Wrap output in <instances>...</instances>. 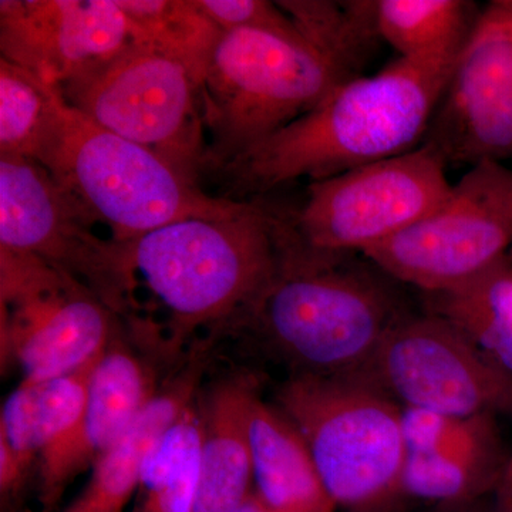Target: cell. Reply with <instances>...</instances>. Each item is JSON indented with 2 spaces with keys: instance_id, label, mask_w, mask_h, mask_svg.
<instances>
[{
  "instance_id": "obj_1",
  "label": "cell",
  "mask_w": 512,
  "mask_h": 512,
  "mask_svg": "<svg viewBox=\"0 0 512 512\" xmlns=\"http://www.w3.org/2000/svg\"><path fill=\"white\" fill-rule=\"evenodd\" d=\"M458 56L397 57L339 84L318 106L214 174L231 194L262 195L402 156L423 143ZM210 174V175H211Z\"/></svg>"
},
{
  "instance_id": "obj_2",
  "label": "cell",
  "mask_w": 512,
  "mask_h": 512,
  "mask_svg": "<svg viewBox=\"0 0 512 512\" xmlns=\"http://www.w3.org/2000/svg\"><path fill=\"white\" fill-rule=\"evenodd\" d=\"M303 247L284 214L275 274L227 326H249L298 372L359 375L407 313L387 275Z\"/></svg>"
},
{
  "instance_id": "obj_3",
  "label": "cell",
  "mask_w": 512,
  "mask_h": 512,
  "mask_svg": "<svg viewBox=\"0 0 512 512\" xmlns=\"http://www.w3.org/2000/svg\"><path fill=\"white\" fill-rule=\"evenodd\" d=\"M282 210L252 198L225 218H187L127 242L136 293L163 309L171 343L222 328L275 274Z\"/></svg>"
},
{
  "instance_id": "obj_4",
  "label": "cell",
  "mask_w": 512,
  "mask_h": 512,
  "mask_svg": "<svg viewBox=\"0 0 512 512\" xmlns=\"http://www.w3.org/2000/svg\"><path fill=\"white\" fill-rule=\"evenodd\" d=\"M90 224L127 244L187 218H225L248 200L211 197L200 184L133 141L100 127L63 100L35 158Z\"/></svg>"
},
{
  "instance_id": "obj_5",
  "label": "cell",
  "mask_w": 512,
  "mask_h": 512,
  "mask_svg": "<svg viewBox=\"0 0 512 512\" xmlns=\"http://www.w3.org/2000/svg\"><path fill=\"white\" fill-rule=\"evenodd\" d=\"M348 80L305 40L222 32L202 83L208 141L201 175L274 136Z\"/></svg>"
},
{
  "instance_id": "obj_6",
  "label": "cell",
  "mask_w": 512,
  "mask_h": 512,
  "mask_svg": "<svg viewBox=\"0 0 512 512\" xmlns=\"http://www.w3.org/2000/svg\"><path fill=\"white\" fill-rule=\"evenodd\" d=\"M276 400L336 507L370 510L403 495V409L375 384L355 375H293Z\"/></svg>"
},
{
  "instance_id": "obj_7",
  "label": "cell",
  "mask_w": 512,
  "mask_h": 512,
  "mask_svg": "<svg viewBox=\"0 0 512 512\" xmlns=\"http://www.w3.org/2000/svg\"><path fill=\"white\" fill-rule=\"evenodd\" d=\"M204 77L180 57L133 45L64 86L62 94L100 127L147 148L198 183L208 141L202 117Z\"/></svg>"
},
{
  "instance_id": "obj_8",
  "label": "cell",
  "mask_w": 512,
  "mask_h": 512,
  "mask_svg": "<svg viewBox=\"0 0 512 512\" xmlns=\"http://www.w3.org/2000/svg\"><path fill=\"white\" fill-rule=\"evenodd\" d=\"M121 318L96 293L36 256L0 247L2 363L22 382L70 375L117 339Z\"/></svg>"
},
{
  "instance_id": "obj_9",
  "label": "cell",
  "mask_w": 512,
  "mask_h": 512,
  "mask_svg": "<svg viewBox=\"0 0 512 512\" xmlns=\"http://www.w3.org/2000/svg\"><path fill=\"white\" fill-rule=\"evenodd\" d=\"M512 247V168L471 165L436 210L366 256L393 281L426 293L468 284Z\"/></svg>"
},
{
  "instance_id": "obj_10",
  "label": "cell",
  "mask_w": 512,
  "mask_h": 512,
  "mask_svg": "<svg viewBox=\"0 0 512 512\" xmlns=\"http://www.w3.org/2000/svg\"><path fill=\"white\" fill-rule=\"evenodd\" d=\"M447 163L427 144L348 173L313 181L289 221L319 254H365L436 210L451 190Z\"/></svg>"
},
{
  "instance_id": "obj_11",
  "label": "cell",
  "mask_w": 512,
  "mask_h": 512,
  "mask_svg": "<svg viewBox=\"0 0 512 512\" xmlns=\"http://www.w3.org/2000/svg\"><path fill=\"white\" fill-rule=\"evenodd\" d=\"M0 247L72 276L123 320L136 313L126 245L97 235L46 168L30 158L0 154Z\"/></svg>"
},
{
  "instance_id": "obj_12",
  "label": "cell",
  "mask_w": 512,
  "mask_h": 512,
  "mask_svg": "<svg viewBox=\"0 0 512 512\" xmlns=\"http://www.w3.org/2000/svg\"><path fill=\"white\" fill-rule=\"evenodd\" d=\"M403 409L456 417L512 412V376L436 313L404 316L359 375Z\"/></svg>"
},
{
  "instance_id": "obj_13",
  "label": "cell",
  "mask_w": 512,
  "mask_h": 512,
  "mask_svg": "<svg viewBox=\"0 0 512 512\" xmlns=\"http://www.w3.org/2000/svg\"><path fill=\"white\" fill-rule=\"evenodd\" d=\"M421 144L447 165L512 160V0L481 10Z\"/></svg>"
},
{
  "instance_id": "obj_14",
  "label": "cell",
  "mask_w": 512,
  "mask_h": 512,
  "mask_svg": "<svg viewBox=\"0 0 512 512\" xmlns=\"http://www.w3.org/2000/svg\"><path fill=\"white\" fill-rule=\"evenodd\" d=\"M134 43L116 0H2L0 55L62 92Z\"/></svg>"
},
{
  "instance_id": "obj_15",
  "label": "cell",
  "mask_w": 512,
  "mask_h": 512,
  "mask_svg": "<svg viewBox=\"0 0 512 512\" xmlns=\"http://www.w3.org/2000/svg\"><path fill=\"white\" fill-rule=\"evenodd\" d=\"M157 393L150 367L114 340L94 366L82 417L37 460L40 501L47 512L55 510L67 485L133 426Z\"/></svg>"
},
{
  "instance_id": "obj_16",
  "label": "cell",
  "mask_w": 512,
  "mask_h": 512,
  "mask_svg": "<svg viewBox=\"0 0 512 512\" xmlns=\"http://www.w3.org/2000/svg\"><path fill=\"white\" fill-rule=\"evenodd\" d=\"M247 379L222 382L201 403L200 478L195 512H235L254 490Z\"/></svg>"
},
{
  "instance_id": "obj_17",
  "label": "cell",
  "mask_w": 512,
  "mask_h": 512,
  "mask_svg": "<svg viewBox=\"0 0 512 512\" xmlns=\"http://www.w3.org/2000/svg\"><path fill=\"white\" fill-rule=\"evenodd\" d=\"M254 493L271 512H333L299 431L256 394L249 412Z\"/></svg>"
},
{
  "instance_id": "obj_18",
  "label": "cell",
  "mask_w": 512,
  "mask_h": 512,
  "mask_svg": "<svg viewBox=\"0 0 512 512\" xmlns=\"http://www.w3.org/2000/svg\"><path fill=\"white\" fill-rule=\"evenodd\" d=\"M201 369L190 367L160 390L153 402L97 460L86 488L63 512H124L136 497L151 448L181 413L194 403Z\"/></svg>"
},
{
  "instance_id": "obj_19",
  "label": "cell",
  "mask_w": 512,
  "mask_h": 512,
  "mask_svg": "<svg viewBox=\"0 0 512 512\" xmlns=\"http://www.w3.org/2000/svg\"><path fill=\"white\" fill-rule=\"evenodd\" d=\"M429 296L431 313L457 326L490 362L512 376V262L508 256L468 284Z\"/></svg>"
},
{
  "instance_id": "obj_20",
  "label": "cell",
  "mask_w": 512,
  "mask_h": 512,
  "mask_svg": "<svg viewBox=\"0 0 512 512\" xmlns=\"http://www.w3.org/2000/svg\"><path fill=\"white\" fill-rule=\"evenodd\" d=\"M480 12L464 0H376L382 40L416 59L460 55Z\"/></svg>"
},
{
  "instance_id": "obj_21",
  "label": "cell",
  "mask_w": 512,
  "mask_h": 512,
  "mask_svg": "<svg viewBox=\"0 0 512 512\" xmlns=\"http://www.w3.org/2000/svg\"><path fill=\"white\" fill-rule=\"evenodd\" d=\"M201 436L200 409L191 403L148 453L131 512H195Z\"/></svg>"
},
{
  "instance_id": "obj_22",
  "label": "cell",
  "mask_w": 512,
  "mask_h": 512,
  "mask_svg": "<svg viewBox=\"0 0 512 512\" xmlns=\"http://www.w3.org/2000/svg\"><path fill=\"white\" fill-rule=\"evenodd\" d=\"M303 40L352 80L377 40L376 0H281Z\"/></svg>"
},
{
  "instance_id": "obj_23",
  "label": "cell",
  "mask_w": 512,
  "mask_h": 512,
  "mask_svg": "<svg viewBox=\"0 0 512 512\" xmlns=\"http://www.w3.org/2000/svg\"><path fill=\"white\" fill-rule=\"evenodd\" d=\"M126 13L134 43L163 50L205 74L222 30L197 0H116Z\"/></svg>"
},
{
  "instance_id": "obj_24",
  "label": "cell",
  "mask_w": 512,
  "mask_h": 512,
  "mask_svg": "<svg viewBox=\"0 0 512 512\" xmlns=\"http://www.w3.org/2000/svg\"><path fill=\"white\" fill-rule=\"evenodd\" d=\"M63 100L57 87L0 57V154L35 160Z\"/></svg>"
},
{
  "instance_id": "obj_25",
  "label": "cell",
  "mask_w": 512,
  "mask_h": 512,
  "mask_svg": "<svg viewBox=\"0 0 512 512\" xmlns=\"http://www.w3.org/2000/svg\"><path fill=\"white\" fill-rule=\"evenodd\" d=\"M407 453L505 467L493 414L447 416L421 409H403Z\"/></svg>"
},
{
  "instance_id": "obj_26",
  "label": "cell",
  "mask_w": 512,
  "mask_h": 512,
  "mask_svg": "<svg viewBox=\"0 0 512 512\" xmlns=\"http://www.w3.org/2000/svg\"><path fill=\"white\" fill-rule=\"evenodd\" d=\"M504 471L491 464L407 453L402 494L447 505L467 504L491 485H500Z\"/></svg>"
},
{
  "instance_id": "obj_27",
  "label": "cell",
  "mask_w": 512,
  "mask_h": 512,
  "mask_svg": "<svg viewBox=\"0 0 512 512\" xmlns=\"http://www.w3.org/2000/svg\"><path fill=\"white\" fill-rule=\"evenodd\" d=\"M202 12L222 30H258L302 39L295 23L278 2L266 0H197Z\"/></svg>"
},
{
  "instance_id": "obj_28",
  "label": "cell",
  "mask_w": 512,
  "mask_h": 512,
  "mask_svg": "<svg viewBox=\"0 0 512 512\" xmlns=\"http://www.w3.org/2000/svg\"><path fill=\"white\" fill-rule=\"evenodd\" d=\"M235 512H271L266 508V505L259 500L258 495L254 493L249 494L247 501L241 505Z\"/></svg>"
},
{
  "instance_id": "obj_29",
  "label": "cell",
  "mask_w": 512,
  "mask_h": 512,
  "mask_svg": "<svg viewBox=\"0 0 512 512\" xmlns=\"http://www.w3.org/2000/svg\"><path fill=\"white\" fill-rule=\"evenodd\" d=\"M494 512H512V500L507 495L500 493L498 495V504Z\"/></svg>"
},
{
  "instance_id": "obj_30",
  "label": "cell",
  "mask_w": 512,
  "mask_h": 512,
  "mask_svg": "<svg viewBox=\"0 0 512 512\" xmlns=\"http://www.w3.org/2000/svg\"><path fill=\"white\" fill-rule=\"evenodd\" d=\"M500 493L507 495L512 500V480H501Z\"/></svg>"
},
{
  "instance_id": "obj_31",
  "label": "cell",
  "mask_w": 512,
  "mask_h": 512,
  "mask_svg": "<svg viewBox=\"0 0 512 512\" xmlns=\"http://www.w3.org/2000/svg\"><path fill=\"white\" fill-rule=\"evenodd\" d=\"M446 512H473L468 510L467 504L450 505V510Z\"/></svg>"
},
{
  "instance_id": "obj_32",
  "label": "cell",
  "mask_w": 512,
  "mask_h": 512,
  "mask_svg": "<svg viewBox=\"0 0 512 512\" xmlns=\"http://www.w3.org/2000/svg\"><path fill=\"white\" fill-rule=\"evenodd\" d=\"M503 480H512V460L508 461L507 467H505Z\"/></svg>"
},
{
  "instance_id": "obj_33",
  "label": "cell",
  "mask_w": 512,
  "mask_h": 512,
  "mask_svg": "<svg viewBox=\"0 0 512 512\" xmlns=\"http://www.w3.org/2000/svg\"><path fill=\"white\" fill-rule=\"evenodd\" d=\"M508 258H510V261L512 262V247L510 249V252H508Z\"/></svg>"
}]
</instances>
